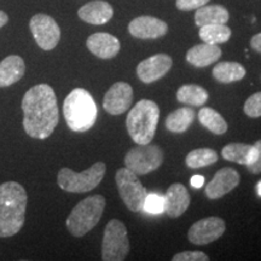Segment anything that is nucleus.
<instances>
[{"mask_svg":"<svg viewBox=\"0 0 261 261\" xmlns=\"http://www.w3.org/2000/svg\"><path fill=\"white\" fill-rule=\"evenodd\" d=\"M256 149V156H255V160L250 163V165L247 166L248 171L250 173H253V174H259L261 173V139L260 140H256V143L254 144Z\"/></svg>","mask_w":261,"mask_h":261,"instance_id":"obj_33","label":"nucleus"},{"mask_svg":"<svg viewBox=\"0 0 261 261\" xmlns=\"http://www.w3.org/2000/svg\"><path fill=\"white\" fill-rule=\"evenodd\" d=\"M200 38L205 44H224L231 38V29L226 24H207L200 27Z\"/></svg>","mask_w":261,"mask_h":261,"instance_id":"obj_27","label":"nucleus"},{"mask_svg":"<svg viewBox=\"0 0 261 261\" xmlns=\"http://www.w3.org/2000/svg\"><path fill=\"white\" fill-rule=\"evenodd\" d=\"M221 155L225 160L240 165H250L256 156V149L254 145L242 144V143H231L221 150Z\"/></svg>","mask_w":261,"mask_h":261,"instance_id":"obj_22","label":"nucleus"},{"mask_svg":"<svg viewBox=\"0 0 261 261\" xmlns=\"http://www.w3.org/2000/svg\"><path fill=\"white\" fill-rule=\"evenodd\" d=\"M8 21H9L8 15H6L4 11H0V28L4 27V25L8 23Z\"/></svg>","mask_w":261,"mask_h":261,"instance_id":"obj_36","label":"nucleus"},{"mask_svg":"<svg viewBox=\"0 0 261 261\" xmlns=\"http://www.w3.org/2000/svg\"><path fill=\"white\" fill-rule=\"evenodd\" d=\"M240 174L236 169L225 167L215 173L213 179L205 187V196L211 200L223 197L240 184Z\"/></svg>","mask_w":261,"mask_h":261,"instance_id":"obj_14","label":"nucleus"},{"mask_svg":"<svg viewBox=\"0 0 261 261\" xmlns=\"http://www.w3.org/2000/svg\"><path fill=\"white\" fill-rule=\"evenodd\" d=\"M207 3H210V0H177L175 5L181 11H190V10L200 9Z\"/></svg>","mask_w":261,"mask_h":261,"instance_id":"obj_32","label":"nucleus"},{"mask_svg":"<svg viewBox=\"0 0 261 261\" xmlns=\"http://www.w3.org/2000/svg\"><path fill=\"white\" fill-rule=\"evenodd\" d=\"M25 133L35 139H46L58 125L57 98L50 85L39 84L25 92L22 99Z\"/></svg>","mask_w":261,"mask_h":261,"instance_id":"obj_1","label":"nucleus"},{"mask_svg":"<svg viewBox=\"0 0 261 261\" xmlns=\"http://www.w3.org/2000/svg\"><path fill=\"white\" fill-rule=\"evenodd\" d=\"M33 37L39 47L50 51L57 46L61 39V29L51 16L45 14L34 15L29 22Z\"/></svg>","mask_w":261,"mask_h":261,"instance_id":"obj_10","label":"nucleus"},{"mask_svg":"<svg viewBox=\"0 0 261 261\" xmlns=\"http://www.w3.org/2000/svg\"><path fill=\"white\" fill-rule=\"evenodd\" d=\"M173 261H208L210 256L202 252H184L175 254L172 257Z\"/></svg>","mask_w":261,"mask_h":261,"instance_id":"obj_31","label":"nucleus"},{"mask_svg":"<svg viewBox=\"0 0 261 261\" xmlns=\"http://www.w3.org/2000/svg\"><path fill=\"white\" fill-rule=\"evenodd\" d=\"M163 207H165V201H163V197H161V196L156 194L146 195L143 210L151 214H159L163 212Z\"/></svg>","mask_w":261,"mask_h":261,"instance_id":"obj_30","label":"nucleus"},{"mask_svg":"<svg viewBox=\"0 0 261 261\" xmlns=\"http://www.w3.org/2000/svg\"><path fill=\"white\" fill-rule=\"evenodd\" d=\"M256 189H257V194H259V196H261V181L259 182V184H257Z\"/></svg>","mask_w":261,"mask_h":261,"instance_id":"obj_37","label":"nucleus"},{"mask_svg":"<svg viewBox=\"0 0 261 261\" xmlns=\"http://www.w3.org/2000/svg\"><path fill=\"white\" fill-rule=\"evenodd\" d=\"M129 252L127 228L122 221L113 219L107 224L102 243V259L104 261H122Z\"/></svg>","mask_w":261,"mask_h":261,"instance_id":"obj_7","label":"nucleus"},{"mask_svg":"<svg viewBox=\"0 0 261 261\" xmlns=\"http://www.w3.org/2000/svg\"><path fill=\"white\" fill-rule=\"evenodd\" d=\"M163 201H165L163 211L167 213L168 217L178 218L190 205V195L184 185L180 182H174L168 188Z\"/></svg>","mask_w":261,"mask_h":261,"instance_id":"obj_16","label":"nucleus"},{"mask_svg":"<svg viewBox=\"0 0 261 261\" xmlns=\"http://www.w3.org/2000/svg\"><path fill=\"white\" fill-rule=\"evenodd\" d=\"M250 46L253 47V50H255L256 52L261 54V33L254 35L252 38V40H250Z\"/></svg>","mask_w":261,"mask_h":261,"instance_id":"obj_34","label":"nucleus"},{"mask_svg":"<svg viewBox=\"0 0 261 261\" xmlns=\"http://www.w3.org/2000/svg\"><path fill=\"white\" fill-rule=\"evenodd\" d=\"M106 208V198L94 195L79 202L67 218L68 231L74 237H84L99 223Z\"/></svg>","mask_w":261,"mask_h":261,"instance_id":"obj_5","label":"nucleus"},{"mask_svg":"<svg viewBox=\"0 0 261 261\" xmlns=\"http://www.w3.org/2000/svg\"><path fill=\"white\" fill-rule=\"evenodd\" d=\"M244 113L249 117L261 116V92H256L246 100L243 107Z\"/></svg>","mask_w":261,"mask_h":261,"instance_id":"obj_29","label":"nucleus"},{"mask_svg":"<svg viewBox=\"0 0 261 261\" xmlns=\"http://www.w3.org/2000/svg\"><path fill=\"white\" fill-rule=\"evenodd\" d=\"M133 102V89L123 81L115 83L108 90L103 99V108L110 115H121Z\"/></svg>","mask_w":261,"mask_h":261,"instance_id":"obj_12","label":"nucleus"},{"mask_svg":"<svg viewBox=\"0 0 261 261\" xmlns=\"http://www.w3.org/2000/svg\"><path fill=\"white\" fill-rule=\"evenodd\" d=\"M77 15L86 23L100 25L106 24L112 19L114 10L109 3L103 2V0H94L81 6Z\"/></svg>","mask_w":261,"mask_h":261,"instance_id":"obj_18","label":"nucleus"},{"mask_svg":"<svg viewBox=\"0 0 261 261\" xmlns=\"http://www.w3.org/2000/svg\"><path fill=\"white\" fill-rule=\"evenodd\" d=\"M128 31L138 39H158L167 34L168 25L161 19L151 16H140L130 22Z\"/></svg>","mask_w":261,"mask_h":261,"instance_id":"obj_15","label":"nucleus"},{"mask_svg":"<svg viewBox=\"0 0 261 261\" xmlns=\"http://www.w3.org/2000/svg\"><path fill=\"white\" fill-rule=\"evenodd\" d=\"M115 180L117 190L126 207L132 212L142 211L148 194L138 179V175L128 168H121L116 172Z\"/></svg>","mask_w":261,"mask_h":261,"instance_id":"obj_9","label":"nucleus"},{"mask_svg":"<svg viewBox=\"0 0 261 261\" xmlns=\"http://www.w3.org/2000/svg\"><path fill=\"white\" fill-rule=\"evenodd\" d=\"M225 230H226V225L223 219L217 217L204 218L192 225L189 230L188 238L191 243L203 246V244L212 243L220 238L224 234Z\"/></svg>","mask_w":261,"mask_h":261,"instance_id":"obj_11","label":"nucleus"},{"mask_svg":"<svg viewBox=\"0 0 261 261\" xmlns=\"http://www.w3.org/2000/svg\"><path fill=\"white\" fill-rule=\"evenodd\" d=\"M28 196L17 181L0 185V237L15 236L25 220Z\"/></svg>","mask_w":261,"mask_h":261,"instance_id":"obj_2","label":"nucleus"},{"mask_svg":"<svg viewBox=\"0 0 261 261\" xmlns=\"http://www.w3.org/2000/svg\"><path fill=\"white\" fill-rule=\"evenodd\" d=\"M190 184H191L192 188L200 189V188L203 187V184H204V178L202 177V175H194V177L191 178Z\"/></svg>","mask_w":261,"mask_h":261,"instance_id":"obj_35","label":"nucleus"},{"mask_svg":"<svg viewBox=\"0 0 261 261\" xmlns=\"http://www.w3.org/2000/svg\"><path fill=\"white\" fill-rule=\"evenodd\" d=\"M221 57V48L218 45L201 44L191 47L187 54V61L195 67L203 68L215 63Z\"/></svg>","mask_w":261,"mask_h":261,"instance_id":"obj_20","label":"nucleus"},{"mask_svg":"<svg viewBox=\"0 0 261 261\" xmlns=\"http://www.w3.org/2000/svg\"><path fill=\"white\" fill-rule=\"evenodd\" d=\"M246 69L237 62H221L213 69V76L219 83L230 84L242 80L246 76Z\"/></svg>","mask_w":261,"mask_h":261,"instance_id":"obj_23","label":"nucleus"},{"mask_svg":"<svg viewBox=\"0 0 261 261\" xmlns=\"http://www.w3.org/2000/svg\"><path fill=\"white\" fill-rule=\"evenodd\" d=\"M25 64L23 58L11 55L0 62V87H8L23 77Z\"/></svg>","mask_w":261,"mask_h":261,"instance_id":"obj_19","label":"nucleus"},{"mask_svg":"<svg viewBox=\"0 0 261 261\" xmlns=\"http://www.w3.org/2000/svg\"><path fill=\"white\" fill-rule=\"evenodd\" d=\"M228 11L221 5H203L195 14L196 25L202 27L207 24H226Z\"/></svg>","mask_w":261,"mask_h":261,"instance_id":"obj_21","label":"nucleus"},{"mask_svg":"<svg viewBox=\"0 0 261 261\" xmlns=\"http://www.w3.org/2000/svg\"><path fill=\"white\" fill-rule=\"evenodd\" d=\"M163 162V151L158 145L137 144L125 156L126 168L137 175H145L158 169Z\"/></svg>","mask_w":261,"mask_h":261,"instance_id":"obj_8","label":"nucleus"},{"mask_svg":"<svg viewBox=\"0 0 261 261\" xmlns=\"http://www.w3.org/2000/svg\"><path fill=\"white\" fill-rule=\"evenodd\" d=\"M106 171V163L103 162H96L81 173H75L69 168H62L57 175L58 187L62 190L74 194L89 192L100 184Z\"/></svg>","mask_w":261,"mask_h":261,"instance_id":"obj_6","label":"nucleus"},{"mask_svg":"<svg viewBox=\"0 0 261 261\" xmlns=\"http://www.w3.org/2000/svg\"><path fill=\"white\" fill-rule=\"evenodd\" d=\"M198 120L214 135H224L227 130V123L224 117L212 108H202L198 112Z\"/></svg>","mask_w":261,"mask_h":261,"instance_id":"obj_26","label":"nucleus"},{"mask_svg":"<svg viewBox=\"0 0 261 261\" xmlns=\"http://www.w3.org/2000/svg\"><path fill=\"white\" fill-rule=\"evenodd\" d=\"M195 119V112L191 108H180L167 116L166 127L173 133H182L191 126Z\"/></svg>","mask_w":261,"mask_h":261,"instance_id":"obj_24","label":"nucleus"},{"mask_svg":"<svg viewBox=\"0 0 261 261\" xmlns=\"http://www.w3.org/2000/svg\"><path fill=\"white\" fill-rule=\"evenodd\" d=\"M160 109L152 100L142 99L132 108L126 120L130 138L137 144H149L158 128Z\"/></svg>","mask_w":261,"mask_h":261,"instance_id":"obj_4","label":"nucleus"},{"mask_svg":"<svg viewBox=\"0 0 261 261\" xmlns=\"http://www.w3.org/2000/svg\"><path fill=\"white\" fill-rule=\"evenodd\" d=\"M86 45L94 56L102 60L115 57L121 47L119 39L108 33H94L87 39Z\"/></svg>","mask_w":261,"mask_h":261,"instance_id":"obj_17","label":"nucleus"},{"mask_svg":"<svg viewBox=\"0 0 261 261\" xmlns=\"http://www.w3.org/2000/svg\"><path fill=\"white\" fill-rule=\"evenodd\" d=\"M177 99L180 103L201 107L208 100V92L198 85H184L178 90Z\"/></svg>","mask_w":261,"mask_h":261,"instance_id":"obj_25","label":"nucleus"},{"mask_svg":"<svg viewBox=\"0 0 261 261\" xmlns=\"http://www.w3.org/2000/svg\"><path fill=\"white\" fill-rule=\"evenodd\" d=\"M63 115L71 130L86 132L92 128L97 121V104L86 90L75 89L65 98Z\"/></svg>","mask_w":261,"mask_h":261,"instance_id":"obj_3","label":"nucleus"},{"mask_svg":"<svg viewBox=\"0 0 261 261\" xmlns=\"http://www.w3.org/2000/svg\"><path fill=\"white\" fill-rule=\"evenodd\" d=\"M218 161V155L213 149H196L190 151L187 156V166L189 168L197 169L211 166Z\"/></svg>","mask_w":261,"mask_h":261,"instance_id":"obj_28","label":"nucleus"},{"mask_svg":"<svg viewBox=\"0 0 261 261\" xmlns=\"http://www.w3.org/2000/svg\"><path fill=\"white\" fill-rule=\"evenodd\" d=\"M172 64L173 60L168 55L158 54L140 62L137 67V75L143 83H155L168 73Z\"/></svg>","mask_w":261,"mask_h":261,"instance_id":"obj_13","label":"nucleus"}]
</instances>
